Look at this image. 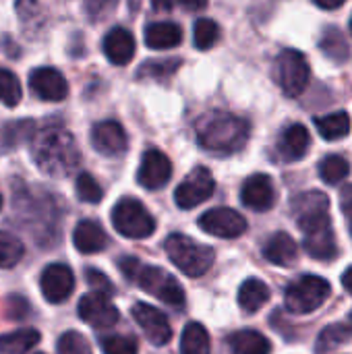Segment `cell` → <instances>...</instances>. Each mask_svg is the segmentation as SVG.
Instances as JSON below:
<instances>
[{
  "label": "cell",
  "instance_id": "obj_1",
  "mask_svg": "<svg viewBox=\"0 0 352 354\" xmlns=\"http://www.w3.org/2000/svg\"><path fill=\"white\" fill-rule=\"evenodd\" d=\"M293 214L305 232V251L319 261H332L338 255L336 236L330 222V199L322 191H307L295 197Z\"/></svg>",
  "mask_w": 352,
  "mask_h": 354
},
{
  "label": "cell",
  "instance_id": "obj_12",
  "mask_svg": "<svg viewBox=\"0 0 352 354\" xmlns=\"http://www.w3.org/2000/svg\"><path fill=\"white\" fill-rule=\"evenodd\" d=\"M131 313H133V319L139 324V328L145 332L147 340L154 346H164V344L170 342L172 328H170L166 315L160 309H156V307H151L147 303H135Z\"/></svg>",
  "mask_w": 352,
  "mask_h": 354
},
{
  "label": "cell",
  "instance_id": "obj_11",
  "mask_svg": "<svg viewBox=\"0 0 352 354\" xmlns=\"http://www.w3.org/2000/svg\"><path fill=\"white\" fill-rule=\"evenodd\" d=\"M77 311H79V317L87 326L98 328V330H108V328L116 326L118 319H120V313L110 303V299L104 297V295H95V292L81 297Z\"/></svg>",
  "mask_w": 352,
  "mask_h": 354
},
{
  "label": "cell",
  "instance_id": "obj_28",
  "mask_svg": "<svg viewBox=\"0 0 352 354\" xmlns=\"http://www.w3.org/2000/svg\"><path fill=\"white\" fill-rule=\"evenodd\" d=\"M319 46H322V50H324L326 56H330V58H334V60H338V62L346 60L349 54H351L344 35H342L336 27H326V29H324V35H322Z\"/></svg>",
  "mask_w": 352,
  "mask_h": 354
},
{
  "label": "cell",
  "instance_id": "obj_23",
  "mask_svg": "<svg viewBox=\"0 0 352 354\" xmlns=\"http://www.w3.org/2000/svg\"><path fill=\"white\" fill-rule=\"evenodd\" d=\"M270 297L272 292L266 282H261L259 278H249L239 288V307L245 313H257L270 301Z\"/></svg>",
  "mask_w": 352,
  "mask_h": 354
},
{
  "label": "cell",
  "instance_id": "obj_18",
  "mask_svg": "<svg viewBox=\"0 0 352 354\" xmlns=\"http://www.w3.org/2000/svg\"><path fill=\"white\" fill-rule=\"evenodd\" d=\"M104 54L106 58L116 64V66H124L133 60L135 56V37L131 35L129 29L124 27H114L106 33L104 37Z\"/></svg>",
  "mask_w": 352,
  "mask_h": 354
},
{
  "label": "cell",
  "instance_id": "obj_5",
  "mask_svg": "<svg viewBox=\"0 0 352 354\" xmlns=\"http://www.w3.org/2000/svg\"><path fill=\"white\" fill-rule=\"evenodd\" d=\"M330 295H332V286L326 278L307 274L288 284L284 292V303L290 313L307 315L319 309L330 299Z\"/></svg>",
  "mask_w": 352,
  "mask_h": 354
},
{
  "label": "cell",
  "instance_id": "obj_42",
  "mask_svg": "<svg viewBox=\"0 0 352 354\" xmlns=\"http://www.w3.org/2000/svg\"><path fill=\"white\" fill-rule=\"evenodd\" d=\"M349 326H351V332H352V311H351V315H349Z\"/></svg>",
  "mask_w": 352,
  "mask_h": 354
},
{
  "label": "cell",
  "instance_id": "obj_26",
  "mask_svg": "<svg viewBox=\"0 0 352 354\" xmlns=\"http://www.w3.org/2000/svg\"><path fill=\"white\" fill-rule=\"evenodd\" d=\"M39 342V332L33 328L17 330L0 336V354H27Z\"/></svg>",
  "mask_w": 352,
  "mask_h": 354
},
{
  "label": "cell",
  "instance_id": "obj_44",
  "mask_svg": "<svg viewBox=\"0 0 352 354\" xmlns=\"http://www.w3.org/2000/svg\"><path fill=\"white\" fill-rule=\"evenodd\" d=\"M351 33H352V19H351Z\"/></svg>",
  "mask_w": 352,
  "mask_h": 354
},
{
  "label": "cell",
  "instance_id": "obj_24",
  "mask_svg": "<svg viewBox=\"0 0 352 354\" xmlns=\"http://www.w3.org/2000/svg\"><path fill=\"white\" fill-rule=\"evenodd\" d=\"M228 344L232 348V354H270L272 344L270 340L257 332V330H241L228 338Z\"/></svg>",
  "mask_w": 352,
  "mask_h": 354
},
{
  "label": "cell",
  "instance_id": "obj_19",
  "mask_svg": "<svg viewBox=\"0 0 352 354\" xmlns=\"http://www.w3.org/2000/svg\"><path fill=\"white\" fill-rule=\"evenodd\" d=\"M311 145V135L303 124H290L282 131L278 139V156L286 162H297L307 156Z\"/></svg>",
  "mask_w": 352,
  "mask_h": 354
},
{
  "label": "cell",
  "instance_id": "obj_9",
  "mask_svg": "<svg viewBox=\"0 0 352 354\" xmlns=\"http://www.w3.org/2000/svg\"><path fill=\"white\" fill-rule=\"evenodd\" d=\"M214 189H216V183H214L212 172L203 166H197L176 187L174 201L180 209H193V207L201 205L203 201H207L214 195Z\"/></svg>",
  "mask_w": 352,
  "mask_h": 354
},
{
  "label": "cell",
  "instance_id": "obj_10",
  "mask_svg": "<svg viewBox=\"0 0 352 354\" xmlns=\"http://www.w3.org/2000/svg\"><path fill=\"white\" fill-rule=\"evenodd\" d=\"M199 228L218 239H237L247 230V220L230 207H216L199 218Z\"/></svg>",
  "mask_w": 352,
  "mask_h": 354
},
{
  "label": "cell",
  "instance_id": "obj_43",
  "mask_svg": "<svg viewBox=\"0 0 352 354\" xmlns=\"http://www.w3.org/2000/svg\"><path fill=\"white\" fill-rule=\"evenodd\" d=\"M0 207H2V195H0Z\"/></svg>",
  "mask_w": 352,
  "mask_h": 354
},
{
  "label": "cell",
  "instance_id": "obj_34",
  "mask_svg": "<svg viewBox=\"0 0 352 354\" xmlns=\"http://www.w3.org/2000/svg\"><path fill=\"white\" fill-rule=\"evenodd\" d=\"M75 191H77L79 199L85 201V203H100L102 197H104V189H102L100 183H98L91 174H87V172H83V174L77 176Z\"/></svg>",
  "mask_w": 352,
  "mask_h": 354
},
{
  "label": "cell",
  "instance_id": "obj_32",
  "mask_svg": "<svg viewBox=\"0 0 352 354\" xmlns=\"http://www.w3.org/2000/svg\"><path fill=\"white\" fill-rule=\"evenodd\" d=\"M23 89L15 73L8 68H0V102L8 108H15L21 102Z\"/></svg>",
  "mask_w": 352,
  "mask_h": 354
},
{
  "label": "cell",
  "instance_id": "obj_14",
  "mask_svg": "<svg viewBox=\"0 0 352 354\" xmlns=\"http://www.w3.org/2000/svg\"><path fill=\"white\" fill-rule=\"evenodd\" d=\"M39 286H41V295L46 297V301L52 305H58V303H64L73 295L75 276L68 266L52 263L44 270Z\"/></svg>",
  "mask_w": 352,
  "mask_h": 354
},
{
  "label": "cell",
  "instance_id": "obj_13",
  "mask_svg": "<svg viewBox=\"0 0 352 354\" xmlns=\"http://www.w3.org/2000/svg\"><path fill=\"white\" fill-rule=\"evenodd\" d=\"M172 176V162L160 149H147L141 158V166L137 172V180L143 189L156 191L162 189Z\"/></svg>",
  "mask_w": 352,
  "mask_h": 354
},
{
  "label": "cell",
  "instance_id": "obj_39",
  "mask_svg": "<svg viewBox=\"0 0 352 354\" xmlns=\"http://www.w3.org/2000/svg\"><path fill=\"white\" fill-rule=\"evenodd\" d=\"M340 207L349 220V228H351L352 234V185H346L342 191H340Z\"/></svg>",
  "mask_w": 352,
  "mask_h": 354
},
{
  "label": "cell",
  "instance_id": "obj_21",
  "mask_svg": "<svg viewBox=\"0 0 352 354\" xmlns=\"http://www.w3.org/2000/svg\"><path fill=\"white\" fill-rule=\"evenodd\" d=\"M263 257L274 263V266H282L288 268L297 261L299 257V245L297 241L288 234V232H276L270 236V241L263 247Z\"/></svg>",
  "mask_w": 352,
  "mask_h": 354
},
{
  "label": "cell",
  "instance_id": "obj_15",
  "mask_svg": "<svg viewBox=\"0 0 352 354\" xmlns=\"http://www.w3.org/2000/svg\"><path fill=\"white\" fill-rule=\"evenodd\" d=\"M31 91L44 102H60L68 95V83L60 71L52 66H39L29 75Z\"/></svg>",
  "mask_w": 352,
  "mask_h": 354
},
{
  "label": "cell",
  "instance_id": "obj_37",
  "mask_svg": "<svg viewBox=\"0 0 352 354\" xmlns=\"http://www.w3.org/2000/svg\"><path fill=\"white\" fill-rule=\"evenodd\" d=\"M104 354H137V342L129 336H106L102 338Z\"/></svg>",
  "mask_w": 352,
  "mask_h": 354
},
{
  "label": "cell",
  "instance_id": "obj_38",
  "mask_svg": "<svg viewBox=\"0 0 352 354\" xmlns=\"http://www.w3.org/2000/svg\"><path fill=\"white\" fill-rule=\"evenodd\" d=\"M85 280H87V284L93 288L95 295H104V297L114 295V286H112L110 278L104 276L102 272H98V270H87V272H85Z\"/></svg>",
  "mask_w": 352,
  "mask_h": 354
},
{
  "label": "cell",
  "instance_id": "obj_30",
  "mask_svg": "<svg viewBox=\"0 0 352 354\" xmlns=\"http://www.w3.org/2000/svg\"><path fill=\"white\" fill-rule=\"evenodd\" d=\"M23 253H25L23 243L15 234L0 230V268L2 270L15 268L23 259Z\"/></svg>",
  "mask_w": 352,
  "mask_h": 354
},
{
  "label": "cell",
  "instance_id": "obj_7",
  "mask_svg": "<svg viewBox=\"0 0 352 354\" xmlns=\"http://www.w3.org/2000/svg\"><path fill=\"white\" fill-rule=\"evenodd\" d=\"M114 228L127 239H147L156 232V220L145 205L133 197L120 199L112 209Z\"/></svg>",
  "mask_w": 352,
  "mask_h": 354
},
{
  "label": "cell",
  "instance_id": "obj_6",
  "mask_svg": "<svg viewBox=\"0 0 352 354\" xmlns=\"http://www.w3.org/2000/svg\"><path fill=\"white\" fill-rule=\"evenodd\" d=\"M131 282H137V286L141 290H145L147 295L160 299L162 303H166L170 307L178 309L185 305V290L180 288L176 278L172 274L164 272L162 268L143 266L139 261V266L135 268V274L131 276Z\"/></svg>",
  "mask_w": 352,
  "mask_h": 354
},
{
  "label": "cell",
  "instance_id": "obj_45",
  "mask_svg": "<svg viewBox=\"0 0 352 354\" xmlns=\"http://www.w3.org/2000/svg\"><path fill=\"white\" fill-rule=\"evenodd\" d=\"M37 354H41V353H37Z\"/></svg>",
  "mask_w": 352,
  "mask_h": 354
},
{
  "label": "cell",
  "instance_id": "obj_8",
  "mask_svg": "<svg viewBox=\"0 0 352 354\" xmlns=\"http://www.w3.org/2000/svg\"><path fill=\"white\" fill-rule=\"evenodd\" d=\"M311 77L309 60L299 50H284L276 58V79L280 83V89L288 97H297L307 89Z\"/></svg>",
  "mask_w": 352,
  "mask_h": 354
},
{
  "label": "cell",
  "instance_id": "obj_3",
  "mask_svg": "<svg viewBox=\"0 0 352 354\" xmlns=\"http://www.w3.org/2000/svg\"><path fill=\"white\" fill-rule=\"evenodd\" d=\"M197 139L205 151L228 156L239 151L247 143L249 124L247 120L234 114H226V112L210 114L197 124Z\"/></svg>",
  "mask_w": 352,
  "mask_h": 354
},
{
  "label": "cell",
  "instance_id": "obj_41",
  "mask_svg": "<svg viewBox=\"0 0 352 354\" xmlns=\"http://www.w3.org/2000/svg\"><path fill=\"white\" fill-rule=\"evenodd\" d=\"M319 8H326V10H334V8H340L342 2H334V4H328V2H317Z\"/></svg>",
  "mask_w": 352,
  "mask_h": 354
},
{
  "label": "cell",
  "instance_id": "obj_25",
  "mask_svg": "<svg viewBox=\"0 0 352 354\" xmlns=\"http://www.w3.org/2000/svg\"><path fill=\"white\" fill-rule=\"evenodd\" d=\"M315 127L326 141H338L351 133V116L342 110L332 112V114L315 118Z\"/></svg>",
  "mask_w": 352,
  "mask_h": 354
},
{
  "label": "cell",
  "instance_id": "obj_16",
  "mask_svg": "<svg viewBox=\"0 0 352 354\" xmlns=\"http://www.w3.org/2000/svg\"><path fill=\"white\" fill-rule=\"evenodd\" d=\"M91 143H93L95 151H100L102 156H108V158L122 156L129 147L127 133H124L122 124H118L116 120L98 122L91 129Z\"/></svg>",
  "mask_w": 352,
  "mask_h": 354
},
{
  "label": "cell",
  "instance_id": "obj_29",
  "mask_svg": "<svg viewBox=\"0 0 352 354\" xmlns=\"http://www.w3.org/2000/svg\"><path fill=\"white\" fill-rule=\"evenodd\" d=\"M349 172H351L349 162L342 156H336V153L324 158L322 164H319V176H322V180L326 185H338V183H342L349 176Z\"/></svg>",
  "mask_w": 352,
  "mask_h": 354
},
{
  "label": "cell",
  "instance_id": "obj_22",
  "mask_svg": "<svg viewBox=\"0 0 352 354\" xmlns=\"http://www.w3.org/2000/svg\"><path fill=\"white\" fill-rule=\"evenodd\" d=\"M183 41V29L172 21H158L145 27V44L151 50H170Z\"/></svg>",
  "mask_w": 352,
  "mask_h": 354
},
{
  "label": "cell",
  "instance_id": "obj_36",
  "mask_svg": "<svg viewBox=\"0 0 352 354\" xmlns=\"http://www.w3.org/2000/svg\"><path fill=\"white\" fill-rule=\"evenodd\" d=\"M58 354H91V348L79 332H66L58 340Z\"/></svg>",
  "mask_w": 352,
  "mask_h": 354
},
{
  "label": "cell",
  "instance_id": "obj_17",
  "mask_svg": "<svg viewBox=\"0 0 352 354\" xmlns=\"http://www.w3.org/2000/svg\"><path fill=\"white\" fill-rule=\"evenodd\" d=\"M241 201L253 212H268L276 201L274 183L268 174H253L241 189Z\"/></svg>",
  "mask_w": 352,
  "mask_h": 354
},
{
  "label": "cell",
  "instance_id": "obj_40",
  "mask_svg": "<svg viewBox=\"0 0 352 354\" xmlns=\"http://www.w3.org/2000/svg\"><path fill=\"white\" fill-rule=\"evenodd\" d=\"M342 286H344L346 292H351L352 295V266L344 272V276H342Z\"/></svg>",
  "mask_w": 352,
  "mask_h": 354
},
{
  "label": "cell",
  "instance_id": "obj_35",
  "mask_svg": "<svg viewBox=\"0 0 352 354\" xmlns=\"http://www.w3.org/2000/svg\"><path fill=\"white\" fill-rule=\"evenodd\" d=\"M346 340H349V330H346L344 326H340V324H338V326H330V328H326V330L322 332V336H319V340H317V353H330L332 348L344 344Z\"/></svg>",
  "mask_w": 352,
  "mask_h": 354
},
{
  "label": "cell",
  "instance_id": "obj_27",
  "mask_svg": "<svg viewBox=\"0 0 352 354\" xmlns=\"http://www.w3.org/2000/svg\"><path fill=\"white\" fill-rule=\"evenodd\" d=\"M180 353L183 354H212L210 334L201 324H189L183 330L180 338Z\"/></svg>",
  "mask_w": 352,
  "mask_h": 354
},
{
  "label": "cell",
  "instance_id": "obj_31",
  "mask_svg": "<svg viewBox=\"0 0 352 354\" xmlns=\"http://www.w3.org/2000/svg\"><path fill=\"white\" fill-rule=\"evenodd\" d=\"M180 66L178 58H168V60H151V62H143V66L139 68L137 77L139 79H156V81H168Z\"/></svg>",
  "mask_w": 352,
  "mask_h": 354
},
{
  "label": "cell",
  "instance_id": "obj_4",
  "mask_svg": "<svg viewBox=\"0 0 352 354\" xmlns=\"http://www.w3.org/2000/svg\"><path fill=\"white\" fill-rule=\"evenodd\" d=\"M166 253L168 259L189 278H199L207 274L216 259L212 247L199 245L185 234H170L166 239Z\"/></svg>",
  "mask_w": 352,
  "mask_h": 354
},
{
  "label": "cell",
  "instance_id": "obj_2",
  "mask_svg": "<svg viewBox=\"0 0 352 354\" xmlns=\"http://www.w3.org/2000/svg\"><path fill=\"white\" fill-rule=\"evenodd\" d=\"M31 158L37 168L54 178H64L81 162L79 147L73 135L64 129H46L31 143Z\"/></svg>",
  "mask_w": 352,
  "mask_h": 354
},
{
  "label": "cell",
  "instance_id": "obj_33",
  "mask_svg": "<svg viewBox=\"0 0 352 354\" xmlns=\"http://www.w3.org/2000/svg\"><path fill=\"white\" fill-rule=\"evenodd\" d=\"M218 39V25L212 19H197L193 29V41L199 50H210Z\"/></svg>",
  "mask_w": 352,
  "mask_h": 354
},
{
  "label": "cell",
  "instance_id": "obj_20",
  "mask_svg": "<svg viewBox=\"0 0 352 354\" xmlns=\"http://www.w3.org/2000/svg\"><path fill=\"white\" fill-rule=\"evenodd\" d=\"M73 243L77 247L79 253L83 255H93L106 249L108 245V236L104 232V228L93 222V220H83L77 224L75 232H73Z\"/></svg>",
  "mask_w": 352,
  "mask_h": 354
}]
</instances>
